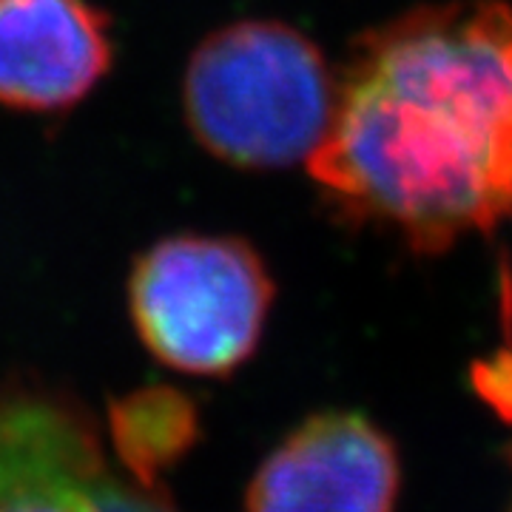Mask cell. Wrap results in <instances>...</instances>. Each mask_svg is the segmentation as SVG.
<instances>
[{"instance_id":"6da1fadb","label":"cell","mask_w":512,"mask_h":512,"mask_svg":"<svg viewBox=\"0 0 512 512\" xmlns=\"http://www.w3.org/2000/svg\"><path fill=\"white\" fill-rule=\"evenodd\" d=\"M308 168L419 254L510 220L512 6L453 0L359 37Z\"/></svg>"},{"instance_id":"7a4b0ae2","label":"cell","mask_w":512,"mask_h":512,"mask_svg":"<svg viewBox=\"0 0 512 512\" xmlns=\"http://www.w3.org/2000/svg\"><path fill=\"white\" fill-rule=\"evenodd\" d=\"M185 117L214 157L239 168L308 163L325 140L336 77L311 37L242 20L205 37L185 69Z\"/></svg>"},{"instance_id":"3957f363","label":"cell","mask_w":512,"mask_h":512,"mask_svg":"<svg viewBox=\"0 0 512 512\" xmlns=\"http://www.w3.org/2000/svg\"><path fill=\"white\" fill-rule=\"evenodd\" d=\"M274 302L265 262L242 239L171 237L131 271L128 305L146 348L180 373L228 376L262 339Z\"/></svg>"},{"instance_id":"277c9868","label":"cell","mask_w":512,"mask_h":512,"mask_svg":"<svg viewBox=\"0 0 512 512\" xmlns=\"http://www.w3.org/2000/svg\"><path fill=\"white\" fill-rule=\"evenodd\" d=\"M9 504L177 512L165 484H143L111 467L86 404L40 379L0 384V507Z\"/></svg>"},{"instance_id":"5b68a950","label":"cell","mask_w":512,"mask_h":512,"mask_svg":"<svg viewBox=\"0 0 512 512\" xmlns=\"http://www.w3.org/2000/svg\"><path fill=\"white\" fill-rule=\"evenodd\" d=\"M402 464L379 424L328 410L299 424L262 461L248 512H396Z\"/></svg>"},{"instance_id":"8992f818","label":"cell","mask_w":512,"mask_h":512,"mask_svg":"<svg viewBox=\"0 0 512 512\" xmlns=\"http://www.w3.org/2000/svg\"><path fill=\"white\" fill-rule=\"evenodd\" d=\"M111 57L109 18L89 0H0V106L69 109Z\"/></svg>"},{"instance_id":"52a82bcc","label":"cell","mask_w":512,"mask_h":512,"mask_svg":"<svg viewBox=\"0 0 512 512\" xmlns=\"http://www.w3.org/2000/svg\"><path fill=\"white\" fill-rule=\"evenodd\" d=\"M197 407L174 387H146L109 407V436L120 467L143 484H163L197 441Z\"/></svg>"},{"instance_id":"ba28073f","label":"cell","mask_w":512,"mask_h":512,"mask_svg":"<svg viewBox=\"0 0 512 512\" xmlns=\"http://www.w3.org/2000/svg\"><path fill=\"white\" fill-rule=\"evenodd\" d=\"M0 512H60L55 507H46V504H9V507H0Z\"/></svg>"}]
</instances>
